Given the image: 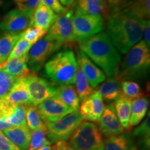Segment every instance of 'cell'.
<instances>
[{"instance_id":"ac0fdd59","label":"cell","mask_w":150,"mask_h":150,"mask_svg":"<svg viewBox=\"0 0 150 150\" xmlns=\"http://www.w3.org/2000/svg\"><path fill=\"white\" fill-rule=\"evenodd\" d=\"M9 140L21 150H28L31 140V130L26 126L11 127L2 131Z\"/></svg>"},{"instance_id":"bcb514c9","label":"cell","mask_w":150,"mask_h":150,"mask_svg":"<svg viewBox=\"0 0 150 150\" xmlns=\"http://www.w3.org/2000/svg\"><path fill=\"white\" fill-rule=\"evenodd\" d=\"M37 150H52V147L51 145H46L44 146V147L39 148V149H38Z\"/></svg>"},{"instance_id":"44dd1931","label":"cell","mask_w":150,"mask_h":150,"mask_svg":"<svg viewBox=\"0 0 150 150\" xmlns=\"http://www.w3.org/2000/svg\"><path fill=\"white\" fill-rule=\"evenodd\" d=\"M54 96L60 99L73 111L77 110L79 108V98L76 90L72 85H63L56 88Z\"/></svg>"},{"instance_id":"603a6c76","label":"cell","mask_w":150,"mask_h":150,"mask_svg":"<svg viewBox=\"0 0 150 150\" xmlns=\"http://www.w3.org/2000/svg\"><path fill=\"white\" fill-rule=\"evenodd\" d=\"M149 107V99L147 97H142L131 102V115L129 119V129L136 126L146 115Z\"/></svg>"},{"instance_id":"e575fe53","label":"cell","mask_w":150,"mask_h":150,"mask_svg":"<svg viewBox=\"0 0 150 150\" xmlns=\"http://www.w3.org/2000/svg\"><path fill=\"white\" fill-rule=\"evenodd\" d=\"M31 46L32 45L22 37L21 33V36L19 38L16 44L15 45L14 47L13 48L7 60L14 59V58L22 57L24 55H27L29 53Z\"/></svg>"},{"instance_id":"d590c367","label":"cell","mask_w":150,"mask_h":150,"mask_svg":"<svg viewBox=\"0 0 150 150\" xmlns=\"http://www.w3.org/2000/svg\"><path fill=\"white\" fill-rule=\"evenodd\" d=\"M16 79L11 77L0 68V99H4L13 85Z\"/></svg>"},{"instance_id":"5bb4252c","label":"cell","mask_w":150,"mask_h":150,"mask_svg":"<svg viewBox=\"0 0 150 150\" xmlns=\"http://www.w3.org/2000/svg\"><path fill=\"white\" fill-rule=\"evenodd\" d=\"M77 63L85 74L91 88H97L106 80V74L81 50L77 52Z\"/></svg>"},{"instance_id":"9c48e42d","label":"cell","mask_w":150,"mask_h":150,"mask_svg":"<svg viewBox=\"0 0 150 150\" xmlns=\"http://www.w3.org/2000/svg\"><path fill=\"white\" fill-rule=\"evenodd\" d=\"M74 12V4L64 14L58 16L57 19L48 31V35L63 45L73 43L76 41L72 23Z\"/></svg>"},{"instance_id":"ab89813d","label":"cell","mask_w":150,"mask_h":150,"mask_svg":"<svg viewBox=\"0 0 150 150\" xmlns=\"http://www.w3.org/2000/svg\"><path fill=\"white\" fill-rule=\"evenodd\" d=\"M108 11L110 12L121 9L125 0H106Z\"/></svg>"},{"instance_id":"e0dca14e","label":"cell","mask_w":150,"mask_h":150,"mask_svg":"<svg viewBox=\"0 0 150 150\" xmlns=\"http://www.w3.org/2000/svg\"><path fill=\"white\" fill-rule=\"evenodd\" d=\"M28 54L22 57L6 60L0 65V68L14 79L27 78L31 72L28 67Z\"/></svg>"},{"instance_id":"9a60e30c","label":"cell","mask_w":150,"mask_h":150,"mask_svg":"<svg viewBox=\"0 0 150 150\" xmlns=\"http://www.w3.org/2000/svg\"><path fill=\"white\" fill-rule=\"evenodd\" d=\"M58 16L42 0H40L33 12L31 26L40 27L47 32Z\"/></svg>"},{"instance_id":"836d02e7","label":"cell","mask_w":150,"mask_h":150,"mask_svg":"<svg viewBox=\"0 0 150 150\" xmlns=\"http://www.w3.org/2000/svg\"><path fill=\"white\" fill-rule=\"evenodd\" d=\"M47 31L35 26H30L22 33V37L31 45L42 39L45 35Z\"/></svg>"},{"instance_id":"7dc6e473","label":"cell","mask_w":150,"mask_h":150,"mask_svg":"<svg viewBox=\"0 0 150 150\" xmlns=\"http://www.w3.org/2000/svg\"><path fill=\"white\" fill-rule=\"evenodd\" d=\"M63 150H74V149H73V148L71 147V146H69L68 147H67L66 149H63Z\"/></svg>"},{"instance_id":"d6986e66","label":"cell","mask_w":150,"mask_h":150,"mask_svg":"<svg viewBox=\"0 0 150 150\" xmlns=\"http://www.w3.org/2000/svg\"><path fill=\"white\" fill-rule=\"evenodd\" d=\"M76 7L86 14L100 16L106 19L109 15L106 0H76Z\"/></svg>"},{"instance_id":"4dcf8cb0","label":"cell","mask_w":150,"mask_h":150,"mask_svg":"<svg viewBox=\"0 0 150 150\" xmlns=\"http://www.w3.org/2000/svg\"><path fill=\"white\" fill-rule=\"evenodd\" d=\"M122 95L130 100L140 98L144 96L140 86L133 81H122Z\"/></svg>"},{"instance_id":"8992f818","label":"cell","mask_w":150,"mask_h":150,"mask_svg":"<svg viewBox=\"0 0 150 150\" xmlns=\"http://www.w3.org/2000/svg\"><path fill=\"white\" fill-rule=\"evenodd\" d=\"M72 23L76 41L79 43L102 32L104 28L103 17L84 13L76 8L75 3Z\"/></svg>"},{"instance_id":"83f0119b","label":"cell","mask_w":150,"mask_h":150,"mask_svg":"<svg viewBox=\"0 0 150 150\" xmlns=\"http://www.w3.org/2000/svg\"><path fill=\"white\" fill-rule=\"evenodd\" d=\"M26 122L27 126L31 131L37 130V129L46 128V124L43 121L39 113L36 106H28L26 112Z\"/></svg>"},{"instance_id":"7a4b0ae2","label":"cell","mask_w":150,"mask_h":150,"mask_svg":"<svg viewBox=\"0 0 150 150\" xmlns=\"http://www.w3.org/2000/svg\"><path fill=\"white\" fill-rule=\"evenodd\" d=\"M79 44L81 51L98 65L106 76L112 78L117 75L121 56L106 33H99Z\"/></svg>"},{"instance_id":"5b68a950","label":"cell","mask_w":150,"mask_h":150,"mask_svg":"<svg viewBox=\"0 0 150 150\" xmlns=\"http://www.w3.org/2000/svg\"><path fill=\"white\" fill-rule=\"evenodd\" d=\"M70 138L69 144L74 150H104L102 134L93 122H82Z\"/></svg>"},{"instance_id":"30bf717a","label":"cell","mask_w":150,"mask_h":150,"mask_svg":"<svg viewBox=\"0 0 150 150\" xmlns=\"http://www.w3.org/2000/svg\"><path fill=\"white\" fill-rule=\"evenodd\" d=\"M30 101L32 106H37L49 98L55 95L56 87L45 79L31 72L26 78Z\"/></svg>"},{"instance_id":"277c9868","label":"cell","mask_w":150,"mask_h":150,"mask_svg":"<svg viewBox=\"0 0 150 150\" xmlns=\"http://www.w3.org/2000/svg\"><path fill=\"white\" fill-rule=\"evenodd\" d=\"M78 63L71 50L58 52L45 64V74L58 85L74 84Z\"/></svg>"},{"instance_id":"d6a6232c","label":"cell","mask_w":150,"mask_h":150,"mask_svg":"<svg viewBox=\"0 0 150 150\" xmlns=\"http://www.w3.org/2000/svg\"><path fill=\"white\" fill-rule=\"evenodd\" d=\"M89 98L91 99L93 109L92 122H97L101 117L104 110V102L98 91H94L93 93L89 95Z\"/></svg>"},{"instance_id":"6da1fadb","label":"cell","mask_w":150,"mask_h":150,"mask_svg":"<svg viewBox=\"0 0 150 150\" xmlns=\"http://www.w3.org/2000/svg\"><path fill=\"white\" fill-rule=\"evenodd\" d=\"M106 20V34L117 51L122 54H127L141 40L147 22L135 18L122 10L110 12Z\"/></svg>"},{"instance_id":"cb8c5ba5","label":"cell","mask_w":150,"mask_h":150,"mask_svg":"<svg viewBox=\"0 0 150 150\" xmlns=\"http://www.w3.org/2000/svg\"><path fill=\"white\" fill-rule=\"evenodd\" d=\"M115 114L124 129L129 130V119L131 115V100L122 95L115 101L114 104Z\"/></svg>"},{"instance_id":"f35d334b","label":"cell","mask_w":150,"mask_h":150,"mask_svg":"<svg viewBox=\"0 0 150 150\" xmlns=\"http://www.w3.org/2000/svg\"><path fill=\"white\" fill-rule=\"evenodd\" d=\"M0 150H21L0 131Z\"/></svg>"},{"instance_id":"8fae6325","label":"cell","mask_w":150,"mask_h":150,"mask_svg":"<svg viewBox=\"0 0 150 150\" xmlns=\"http://www.w3.org/2000/svg\"><path fill=\"white\" fill-rule=\"evenodd\" d=\"M32 16L18 8L9 11L0 22L1 32L22 33L29 27L32 22Z\"/></svg>"},{"instance_id":"f6af8a7d","label":"cell","mask_w":150,"mask_h":150,"mask_svg":"<svg viewBox=\"0 0 150 150\" xmlns=\"http://www.w3.org/2000/svg\"><path fill=\"white\" fill-rule=\"evenodd\" d=\"M137 1V0H125V2H124L122 6L121 9H122L125 8V7H126L127 6H128L129 4H130L132 2H134V1ZM121 9H120V10H121Z\"/></svg>"},{"instance_id":"681fc988","label":"cell","mask_w":150,"mask_h":150,"mask_svg":"<svg viewBox=\"0 0 150 150\" xmlns=\"http://www.w3.org/2000/svg\"><path fill=\"white\" fill-rule=\"evenodd\" d=\"M133 150H137V147H135V148H134V149H133Z\"/></svg>"},{"instance_id":"7c38bea8","label":"cell","mask_w":150,"mask_h":150,"mask_svg":"<svg viewBox=\"0 0 150 150\" xmlns=\"http://www.w3.org/2000/svg\"><path fill=\"white\" fill-rule=\"evenodd\" d=\"M38 110L45 123H52L73 112L55 96L49 98L37 106Z\"/></svg>"},{"instance_id":"b9f144b4","label":"cell","mask_w":150,"mask_h":150,"mask_svg":"<svg viewBox=\"0 0 150 150\" xmlns=\"http://www.w3.org/2000/svg\"><path fill=\"white\" fill-rule=\"evenodd\" d=\"M13 2V0H0V9L6 10L10 8Z\"/></svg>"},{"instance_id":"7402d4cb","label":"cell","mask_w":150,"mask_h":150,"mask_svg":"<svg viewBox=\"0 0 150 150\" xmlns=\"http://www.w3.org/2000/svg\"><path fill=\"white\" fill-rule=\"evenodd\" d=\"M136 147L129 134L108 137L104 141V150H133Z\"/></svg>"},{"instance_id":"52a82bcc","label":"cell","mask_w":150,"mask_h":150,"mask_svg":"<svg viewBox=\"0 0 150 150\" xmlns=\"http://www.w3.org/2000/svg\"><path fill=\"white\" fill-rule=\"evenodd\" d=\"M63 45L48 35L33 45L28 53L27 65L31 72H39L49 58Z\"/></svg>"},{"instance_id":"ba28073f","label":"cell","mask_w":150,"mask_h":150,"mask_svg":"<svg viewBox=\"0 0 150 150\" xmlns=\"http://www.w3.org/2000/svg\"><path fill=\"white\" fill-rule=\"evenodd\" d=\"M83 120V116L77 110L67 114L54 122L46 124L48 139L52 143L59 140L66 141Z\"/></svg>"},{"instance_id":"1f68e13d","label":"cell","mask_w":150,"mask_h":150,"mask_svg":"<svg viewBox=\"0 0 150 150\" xmlns=\"http://www.w3.org/2000/svg\"><path fill=\"white\" fill-rule=\"evenodd\" d=\"M27 107L25 105H16L13 113L6 117V120L11 127L26 126V112Z\"/></svg>"},{"instance_id":"f1b7e54d","label":"cell","mask_w":150,"mask_h":150,"mask_svg":"<svg viewBox=\"0 0 150 150\" xmlns=\"http://www.w3.org/2000/svg\"><path fill=\"white\" fill-rule=\"evenodd\" d=\"M52 142L47 138V128L37 129L31 132V140L28 150H37L46 145H51Z\"/></svg>"},{"instance_id":"7bdbcfd3","label":"cell","mask_w":150,"mask_h":150,"mask_svg":"<svg viewBox=\"0 0 150 150\" xmlns=\"http://www.w3.org/2000/svg\"><path fill=\"white\" fill-rule=\"evenodd\" d=\"M11 126L6 120V117L0 118V131H4L6 129L10 128Z\"/></svg>"},{"instance_id":"4fadbf2b","label":"cell","mask_w":150,"mask_h":150,"mask_svg":"<svg viewBox=\"0 0 150 150\" xmlns=\"http://www.w3.org/2000/svg\"><path fill=\"white\" fill-rule=\"evenodd\" d=\"M97 122L99 131L106 138L122 134L125 132V129L118 120L112 104L104 108L102 115Z\"/></svg>"},{"instance_id":"74e56055","label":"cell","mask_w":150,"mask_h":150,"mask_svg":"<svg viewBox=\"0 0 150 150\" xmlns=\"http://www.w3.org/2000/svg\"><path fill=\"white\" fill-rule=\"evenodd\" d=\"M42 1H43V3L48 6L58 16L64 14L67 11V8L63 6L60 4L59 0H42Z\"/></svg>"},{"instance_id":"c3c4849f","label":"cell","mask_w":150,"mask_h":150,"mask_svg":"<svg viewBox=\"0 0 150 150\" xmlns=\"http://www.w3.org/2000/svg\"><path fill=\"white\" fill-rule=\"evenodd\" d=\"M1 99H0V109H1Z\"/></svg>"},{"instance_id":"8d00e7d4","label":"cell","mask_w":150,"mask_h":150,"mask_svg":"<svg viewBox=\"0 0 150 150\" xmlns=\"http://www.w3.org/2000/svg\"><path fill=\"white\" fill-rule=\"evenodd\" d=\"M19 10L32 16L40 0H13Z\"/></svg>"},{"instance_id":"60d3db41","label":"cell","mask_w":150,"mask_h":150,"mask_svg":"<svg viewBox=\"0 0 150 150\" xmlns=\"http://www.w3.org/2000/svg\"><path fill=\"white\" fill-rule=\"evenodd\" d=\"M144 33V40L143 42L145 43L146 45L150 48V21L147 20L145 24V27L143 30Z\"/></svg>"},{"instance_id":"2e32d148","label":"cell","mask_w":150,"mask_h":150,"mask_svg":"<svg viewBox=\"0 0 150 150\" xmlns=\"http://www.w3.org/2000/svg\"><path fill=\"white\" fill-rule=\"evenodd\" d=\"M14 105L31 106V101L26 78L16 79L13 85L4 98Z\"/></svg>"},{"instance_id":"ee69618b","label":"cell","mask_w":150,"mask_h":150,"mask_svg":"<svg viewBox=\"0 0 150 150\" xmlns=\"http://www.w3.org/2000/svg\"><path fill=\"white\" fill-rule=\"evenodd\" d=\"M60 4L65 8H71L74 4V0H59Z\"/></svg>"},{"instance_id":"f546056e","label":"cell","mask_w":150,"mask_h":150,"mask_svg":"<svg viewBox=\"0 0 150 150\" xmlns=\"http://www.w3.org/2000/svg\"><path fill=\"white\" fill-rule=\"evenodd\" d=\"M150 114L148 115L145 120L142 122L140 126L136 127L134 131V136L138 138L140 145L146 149H149L150 144Z\"/></svg>"},{"instance_id":"ffe728a7","label":"cell","mask_w":150,"mask_h":150,"mask_svg":"<svg viewBox=\"0 0 150 150\" xmlns=\"http://www.w3.org/2000/svg\"><path fill=\"white\" fill-rule=\"evenodd\" d=\"M121 81L114 77L108 79L99 87L97 91L101 95L103 100L106 102L116 101L122 95Z\"/></svg>"},{"instance_id":"3957f363","label":"cell","mask_w":150,"mask_h":150,"mask_svg":"<svg viewBox=\"0 0 150 150\" xmlns=\"http://www.w3.org/2000/svg\"><path fill=\"white\" fill-rule=\"evenodd\" d=\"M116 77L121 81L142 79L149 72L150 48L139 41L126 54Z\"/></svg>"},{"instance_id":"d4e9b609","label":"cell","mask_w":150,"mask_h":150,"mask_svg":"<svg viewBox=\"0 0 150 150\" xmlns=\"http://www.w3.org/2000/svg\"><path fill=\"white\" fill-rule=\"evenodd\" d=\"M22 33L0 32V65L8 59Z\"/></svg>"},{"instance_id":"484cf974","label":"cell","mask_w":150,"mask_h":150,"mask_svg":"<svg viewBox=\"0 0 150 150\" xmlns=\"http://www.w3.org/2000/svg\"><path fill=\"white\" fill-rule=\"evenodd\" d=\"M121 10L140 20H148L150 17V0H137Z\"/></svg>"},{"instance_id":"4316f807","label":"cell","mask_w":150,"mask_h":150,"mask_svg":"<svg viewBox=\"0 0 150 150\" xmlns=\"http://www.w3.org/2000/svg\"><path fill=\"white\" fill-rule=\"evenodd\" d=\"M74 83L76 86L75 90H76L79 100L81 102L93 93V88L89 85L85 74H83V71L79 65L77 66Z\"/></svg>"}]
</instances>
